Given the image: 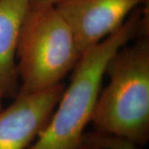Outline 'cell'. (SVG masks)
I'll use <instances>...</instances> for the list:
<instances>
[{
  "instance_id": "1",
  "label": "cell",
  "mask_w": 149,
  "mask_h": 149,
  "mask_svg": "<svg viewBox=\"0 0 149 149\" xmlns=\"http://www.w3.org/2000/svg\"><path fill=\"white\" fill-rule=\"evenodd\" d=\"M144 9H134L121 27L82 53L47 125L28 149H78L91 121L106 66L112 56L139 35Z\"/></svg>"
},
{
  "instance_id": "2",
  "label": "cell",
  "mask_w": 149,
  "mask_h": 149,
  "mask_svg": "<svg viewBox=\"0 0 149 149\" xmlns=\"http://www.w3.org/2000/svg\"><path fill=\"white\" fill-rule=\"evenodd\" d=\"M123 46L109 60V83L100 90L91 121L95 130L129 139L143 147L149 139L148 32Z\"/></svg>"
},
{
  "instance_id": "3",
  "label": "cell",
  "mask_w": 149,
  "mask_h": 149,
  "mask_svg": "<svg viewBox=\"0 0 149 149\" xmlns=\"http://www.w3.org/2000/svg\"><path fill=\"white\" fill-rule=\"evenodd\" d=\"M81 56L71 28L54 6L30 7L17 45L18 91L38 92L61 83Z\"/></svg>"
},
{
  "instance_id": "4",
  "label": "cell",
  "mask_w": 149,
  "mask_h": 149,
  "mask_svg": "<svg viewBox=\"0 0 149 149\" xmlns=\"http://www.w3.org/2000/svg\"><path fill=\"white\" fill-rule=\"evenodd\" d=\"M65 90L62 83L38 92L18 91L0 109V149H26L42 133Z\"/></svg>"
},
{
  "instance_id": "5",
  "label": "cell",
  "mask_w": 149,
  "mask_h": 149,
  "mask_svg": "<svg viewBox=\"0 0 149 149\" xmlns=\"http://www.w3.org/2000/svg\"><path fill=\"white\" fill-rule=\"evenodd\" d=\"M148 0H59L55 8L68 23L82 53L115 32Z\"/></svg>"
},
{
  "instance_id": "6",
  "label": "cell",
  "mask_w": 149,
  "mask_h": 149,
  "mask_svg": "<svg viewBox=\"0 0 149 149\" xmlns=\"http://www.w3.org/2000/svg\"><path fill=\"white\" fill-rule=\"evenodd\" d=\"M31 0H0V96L14 98L19 90L16 51L22 23Z\"/></svg>"
},
{
  "instance_id": "7",
  "label": "cell",
  "mask_w": 149,
  "mask_h": 149,
  "mask_svg": "<svg viewBox=\"0 0 149 149\" xmlns=\"http://www.w3.org/2000/svg\"><path fill=\"white\" fill-rule=\"evenodd\" d=\"M81 145L99 149H142L129 139L110 133L92 131L84 133Z\"/></svg>"
},
{
  "instance_id": "8",
  "label": "cell",
  "mask_w": 149,
  "mask_h": 149,
  "mask_svg": "<svg viewBox=\"0 0 149 149\" xmlns=\"http://www.w3.org/2000/svg\"><path fill=\"white\" fill-rule=\"evenodd\" d=\"M59 0H31L30 7L54 6Z\"/></svg>"
},
{
  "instance_id": "9",
  "label": "cell",
  "mask_w": 149,
  "mask_h": 149,
  "mask_svg": "<svg viewBox=\"0 0 149 149\" xmlns=\"http://www.w3.org/2000/svg\"><path fill=\"white\" fill-rule=\"evenodd\" d=\"M78 149H99V148H92V147H89V146H85V145H81Z\"/></svg>"
},
{
  "instance_id": "10",
  "label": "cell",
  "mask_w": 149,
  "mask_h": 149,
  "mask_svg": "<svg viewBox=\"0 0 149 149\" xmlns=\"http://www.w3.org/2000/svg\"><path fill=\"white\" fill-rule=\"evenodd\" d=\"M2 100H3V98L0 96V109H3V104H2Z\"/></svg>"
}]
</instances>
